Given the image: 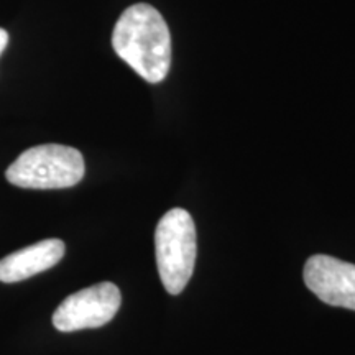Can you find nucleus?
<instances>
[{
    "instance_id": "nucleus-3",
    "label": "nucleus",
    "mask_w": 355,
    "mask_h": 355,
    "mask_svg": "<svg viewBox=\"0 0 355 355\" xmlns=\"http://www.w3.org/2000/svg\"><path fill=\"white\" fill-rule=\"evenodd\" d=\"M84 158L73 146L46 144L32 146L7 168L6 178L25 189H64L84 178Z\"/></svg>"
},
{
    "instance_id": "nucleus-6",
    "label": "nucleus",
    "mask_w": 355,
    "mask_h": 355,
    "mask_svg": "<svg viewBox=\"0 0 355 355\" xmlns=\"http://www.w3.org/2000/svg\"><path fill=\"white\" fill-rule=\"evenodd\" d=\"M64 250L66 247L63 241L46 239V241L13 252L0 260V282L19 283L46 272L63 259Z\"/></svg>"
},
{
    "instance_id": "nucleus-2",
    "label": "nucleus",
    "mask_w": 355,
    "mask_h": 355,
    "mask_svg": "<svg viewBox=\"0 0 355 355\" xmlns=\"http://www.w3.org/2000/svg\"><path fill=\"white\" fill-rule=\"evenodd\" d=\"M196 225L188 211L175 207L162 217L155 230V255L163 286L180 295L193 277L196 265Z\"/></svg>"
},
{
    "instance_id": "nucleus-4",
    "label": "nucleus",
    "mask_w": 355,
    "mask_h": 355,
    "mask_svg": "<svg viewBox=\"0 0 355 355\" xmlns=\"http://www.w3.org/2000/svg\"><path fill=\"white\" fill-rule=\"evenodd\" d=\"M122 303L121 290L104 282L68 296L53 313V326L61 332L96 329L114 319Z\"/></svg>"
},
{
    "instance_id": "nucleus-5",
    "label": "nucleus",
    "mask_w": 355,
    "mask_h": 355,
    "mask_svg": "<svg viewBox=\"0 0 355 355\" xmlns=\"http://www.w3.org/2000/svg\"><path fill=\"white\" fill-rule=\"evenodd\" d=\"M306 286L322 303L355 311V265L329 255H313L306 261Z\"/></svg>"
},
{
    "instance_id": "nucleus-7",
    "label": "nucleus",
    "mask_w": 355,
    "mask_h": 355,
    "mask_svg": "<svg viewBox=\"0 0 355 355\" xmlns=\"http://www.w3.org/2000/svg\"><path fill=\"white\" fill-rule=\"evenodd\" d=\"M7 43H8V33L3 28H0V56H2L3 50H6Z\"/></svg>"
},
{
    "instance_id": "nucleus-1",
    "label": "nucleus",
    "mask_w": 355,
    "mask_h": 355,
    "mask_svg": "<svg viewBox=\"0 0 355 355\" xmlns=\"http://www.w3.org/2000/svg\"><path fill=\"white\" fill-rule=\"evenodd\" d=\"M112 46L145 81L162 83L170 71V28L162 13L148 3H135L122 13L114 26Z\"/></svg>"
}]
</instances>
